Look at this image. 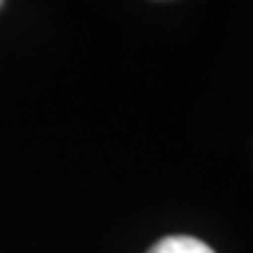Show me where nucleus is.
<instances>
[{
  "instance_id": "obj_1",
  "label": "nucleus",
  "mask_w": 253,
  "mask_h": 253,
  "mask_svg": "<svg viewBox=\"0 0 253 253\" xmlns=\"http://www.w3.org/2000/svg\"><path fill=\"white\" fill-rule=\"evenodd\" d=\"M148 253H216L195 237H164Z\"/></svg>"
},
{
  "instance_id": "obj_2",
  "label": "nucleus",
  "mask_w": 253,
  "mask_h": 253,
  "mask_svg": "<svg viewBox=\"0 0 253 253\" xmlns=\"http://www.w3.org/2000/svg\"><path fill=\"white\" fill-rule=\"evenodd\" d=\"M0 5H2V0H0Z\"/></svg>"
}]
</instances>
